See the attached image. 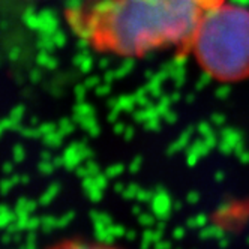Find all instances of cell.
<instances>
[{
  "label": "cell",
  "instance_id": "obj_1",
  "mask_svg": "<svg viewBox=\"0 0 249 249\" xmlns=\"http://www.w3.org/2000/svg\"><path fill=\"white\" fill-rule=\"evenodd\" d=\"M222 0H98L80 15L84 38L101 51L143 57L186 51L206 12Z\"/></svg>",
  "mask_w": 249,
  "mask_h": 249
},
{
  "label": "cell",
  "instance_id": "obj_2",
  "mask_svg": "<svg viewBox=\"0 0 249 249\" xmlns=\"http://www.w3.org/2000/svg\"><path fill=\"white\" fill-rule=\"evenodd\" d=\"M186 53L216 81L249 78V8L228 0L210 8L195 29Z\"/></svg>",
  "mask_w": 249,
  "mask_h": 249
},
{
  "label": "cell",
  "instance_id": "obj_3",
  "mask_svg": "<svg viewBox=\"0 0 249 249\" xmlns=\"http://www.w3.org/2000/svg\"><path fill=\"white\" fill-rule=\"evenodd\" d=\"M51 249H120L117 246H111L99 242H86V240H66L54 245Z\"/></svg>",
  "mask_w": 249,
  "mask_h": 249
}]
</instances>
